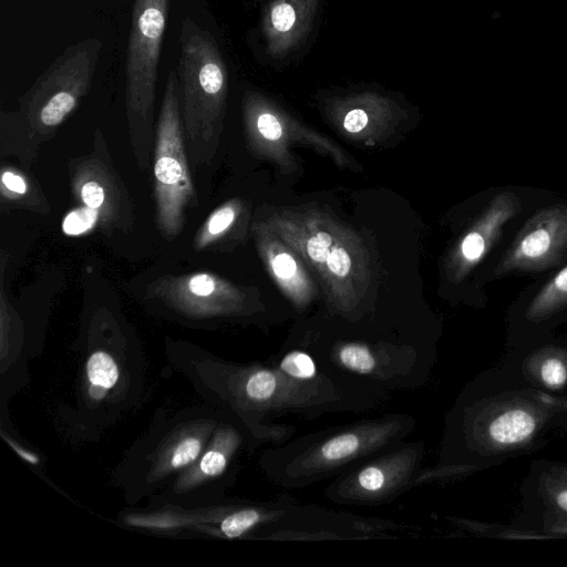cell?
Masks as SVG:
<instances>
[{"label":"cell","instance_id":"ba28073f","mask_svg":"<svg viewBox=\"0 0 567 567\" xmlns=\"http://www.w3.org/2000/svg\"><path fill=\"white\" fill-rule=\"evenodd\" d=\"M417 532V527L379 517L298 503L282 519L260 528L255 538L272 540H326L396 538L394 533Z\"/></svg>","mask_w":567,"mask_h":567},{"label":"cell","instance_id":"44dd1931","mask_svg":"<svg viewBox=\"0 0 567 567\" xmlns=\"http://www.w3.org/2000/svg\"><path fill=\"white\" fill-rule=\"evenodd\" d=\"M445 519L451 525L474 536L501 539H542L539 535L513 524L481 522L460 516H445Z\"/></svg>","mask_w":567,"mask_h":567},{"label":"cell","instance_id":"4316f807","mask_svg":"<svg viewBox=\"0 0 567 567\" xmlns=\"http://www.w3.org/2000/svg\"><path fill=\"white\" fill-rule=\"evenodd\" d=\"M327 265L329 269L337 276H346L351 267V260L348 252L343 248H334L330 251Z\"/></svg>","mask_w":567,"mask_h":567},{"label":"cell","instance_id":"4fadbf2b","mask_svg":"<svg viewBox=\"0 0 567 567\" xmlns=\"http://www.w3.org/2000/svg\"><path fill=\"white\" fill-rule=\"evenodd\" d=\"M567 310V266L560 269L532 299L520 315L508 350L519 349L548 337L547 329Z\"/></svg>","mask_w":567,"mask_h":567},{"label":"cell","instance_id":"cb8c5ba5","mask_svg":"<svg viewBox=\"0 0 567 567\" xmlns=\"http://www.w3.org/2000/svg\"><path fill=\"white\" fill-rule=\"evenodd\" d=\"M1 193L9 199H18L28 195L29 184L25 177L11 169H3L1 174Z\"/></svg>","mask_w":567,"mask_h":567},{"label":"cell","instance_id":"30bf717a","mask_svg":"<svg viewBox=\"0 0 567 567\" xmlns=\"http://www.w3.org/2000/svg\"><path fill=\"white\" fill-rule=\"evenodd\" d=\"M567 251V205L538 210L519 230L499 259L495 275L542 271L555 266Z\"/></svg>","mask_w":567,"mask_h":567},{"label":"cell","instance_id":"484cf974","mask_svg":"<svg viewBox=\"0 0 567 567\" xmlns=\"http://www.w3.org/2000/svg\"><path fill=\"white\" fill-rule=\"evenodd\" d=\"M296 13L291 6L282 3L274 8L271 21L279 31H288L295 23Z\"/></svg>","mask_w":567,"mask_h":567},{"label":"cell","instance_id":"9a60e30c","mask_svg":"<svg viewBox=\"0 0 567 567\" xmlns=\"http://www.w3.org/2000/svg\"><path fill=\"white\" fill-rule=\"evenodd\" d=\"M299 502L291 495L282 494L275 499L261 503L228 505L216 527L197 526L198 529L228 538H244L260 528L282 519Z\"/></svg>","mask_w":567,"mask_h":567},{"label":"cell","instance_id":"f1b7e54d","mask_svg":"<svg viewBox=\"0 0 567 567\" xmlns=\"http://www.w3.org/2000/svg\"><path fill=\"white\" fill-rule=\"evenodd\" d=\"M549 399L556 408L555 430L561 431L567 436V393L559 395L549 394Z\"/></svg>","mask_w":567,"mask_h":567},{"label":"cell","instance_id":"8992f818","mask_svg":"<svg viewBox=\"0 0 567 567\" xmlns=\"http://www.w3.org/2000/svg\"><path fill=\"white\" fill-rule=\"evenodd\" d=\"M424 457L423 440L400 441L337 475L324 497L347 506L388 504L413 488Z\"/></svg>","mask_w":567,"mask_h":567},{"label":"cell","instance_id":"3957f363","mask_svg":"<svg viewBox=\"0 0 567 567\" xmlns=\"http://www.w3.org/2000/svg\"><path fill=\"white\" fill-rule=\"evenodd\" d=\"M177 78L184 132L193 156L208 159L226 90V72L207 30L189 18L182 21Z\"/></svg>","mask_w":567,"mask_h":567},{"label":"cell","instance_id":"9c48e42d","mask_svg":"<svg viewBox=\"0 0 567 567\" xmlns=\"http://www.w3.org/2000/svg\"><path fill=\"white\" fill-rule=\"evenodd\" d=\"M512 524L542 539L567 537V462L538 458L530 463Z\"/></svg>","mask_w":567,"mask_h":567},{"label":"cell","instance_id":"e0dca14e","mask_svg":"<svg viewBox=\"0 0 567 567\" xmlns=\"http://www.w3.org/2000/svg\"><path fill=\"white\" fill-rule=\"evenodd\" d=\"M214 431L212 421H196L176 429L157 452L147 478L154 482L188 468L203 454Z\"/></svg>","mask_w":567,"mask_h":567},{"label":"cell","instance_id":"1f68e13d","mask_svg":"<svg viewBox=\"0 0 567 567\" xmlns=\"http://www.w3.org/2000/svg\"><path fill=\"white\" fill-rule=\"evenodd\" d=\"M2 437L8 442V444L16 451V453L22 457L24 461H27L30 464L37 465L40 462V458L37 454L21 447L19 444H17L11 439L7 437L4 433H2Z\"/></svg>","mask_w":567,"mask_h":567},{"label":"cell","instance_id":"603a6c76","mask_svg":"<svg viewBox=\"0 0 567 567\" xmlns=\"http://www.w3.org/2000/svg\"><path fill=\"white\" fill-rule=\"evenodd\" d=\"M99 223H101L100 212L83 205L65 215L62 230L66 236H81L92 230Z\"/></svg>","mask_w":567,"mask_h":567},{"label":"cell","instance_id":"f546056e","mask_svg":"<svg viewBox=\"0 0 567 567\" xmlns=\"http://www.w3.org/2000/svg\"><path fill=\"white\" fill-rule=\"evenodd\" d=\"M272 269L280 278H290L296 272V262L288 254H279L272 260Z\"/></svg>","mask_w":567,"mask_h":567},{"label":"cell","instance_id":"6da1fadb","mask_svg":"<svg viewBox=\"0 0 567 567\" xmlns=\"http://www.w3.org/2000/svg\"><path fill=\"white\" fill-rule=\"evenodd\" d=\"M555 415L548 393L498 361L472 378L445 414L435 464L476 473L533 454L549 443Z\"/></svg>","mask_w":567,"mask_h":567},{"label":"cell","instance_id":"7a4b0ae2","mask_svg":"<svg viewBox=\"0 0 567 567\" xmlns=\"http://www.w3.org/2000/svg\"><path fill=\"white\" fill-rule=\"evenodd\" d=\"M415 426L413 415L396 412L321 429L265 451L260 466L281 488H306L405 440Z\"/></svg>","mask_w":567,"mask_h":567},{"label":"cell","instance_id":"ffe728a7","mask_svg":"<svg viewBox=\"0 0 567 567\" xmlns=\"http://www.w3.org/2000/svg\"><path fill=\"white\" fill-rule=\"evenodd\" d=\"M120 369L115 359L107 352L94 351L85 365L87 394L93 401H101L118 381Z\"/></svg>","mask_w":567,"mask_h":567},{"label":"cell","instance_id":"ac0fdd59","mask_svg":"<svg viewBox=\"0 0 567 567\" xmlns=\"http://www.w3.org/2000/svg\"><path fill=\"white\" fill-rule=\"evenodd\" d=\"M73 192L85 206L101 214V224L115 223L121 208L122 193L115 176L99 161L82 163L72 179Z\"/></svg>","mask_w":567,"mask_h":567},{"label":"cell","instance_id":"5bb4252c","mask_svg":"<svg viewBox=\"0 0 567 567\" xmlns=\"http://www.w3.org/2000/svg\"><path fill=\"white\" fill-rule=\"evenodd\" d=\"M522 209L520 199L512 192H501L463 237L460 246L462 264L473 266L481 261L502 235L505 224Z\"/></svg>","mask_w":567,"mask_h":567},{"label":"cell","instance_id":"d4e9b609","mask_svg":"<svg viewBox=\"0 0 567 567\" xmlns=\"http://www.w3.org/2000/svg\"><path fill=\"white\" fill-rule=\"evenodd\" d=\"M331 244V236L328 233L321 231L308 240V255L317 262H324L330 254L329 247Z\"/></svg>","mask_w":567,"mask_h":567},{"label":"cell","instance_id":"7402d4cb","mask_svg":"<svg viewBox=\"0 0 567 567\" xmlns=\"http://www.w3.org/2000/svg\"><path fill=\"white\" fill-rule=\"evenodd\" d=\"M235 217L236 212L233 206L224 205L217 208L197 231L194 246L197 249L206 248L231 226Z\"/></svg>","mask_w":567,"mask_h":567},{"label":"cell","instance_id":"277c9868","mask_svg":"<svg viewBox=\"0 0 567 567\" xmlns=\"http://www.w3.org/2000/svg\"><path fill=\"white\" fill-rule=\"evenodd\" d=\"M154 192L157 227L166 239H173L184 226L186 210L196 202L185 148L178 78L174 70L166 79L156 127Z\"/></svg>","mask_w":567,"mask_h":567},{"label":"cell","instance_id":"2e32d148","mask_svg":"<svg viewBox=\"0 0 567 567\" xmlns=\"http://www.w3.org/2000/svg\"><path fill=\"white\" fill-rule=\"evenodd\" d=\"M244 442V434L236 426L223 424L216 427L213 439L199 458L186 468L174 483V492L186 493L203 483L221 476Z\"/></svg>","mask_w":567,"mask_h":567},{"label":"cell","instance_id":"7c38bea8","mask_svg":"<svg viewBox=\"0 0 567 567\" xmlns=\"http://www.w3.org/2000/svg\"><path fill=\"white\" fill-rule=\"evenodd\" d=\"M226 288L208 272H196L158 280L153 292L178 311L195 318L220 315Z\"/></svg>","mask_w":567,"mask_h":567},{"label":"cell","instance_id":"52a82bcc","mask_svg":"<svg viewBox=\"0 0 567 567\" xmlns=\"http://www.w3.org/2000/svg\"><path fill=\"white\" fill-rule=\"evenodd\" d=\"M169 1H134L125 60V106L132 136L152 126Z\"/></svg>","mask_w":567,"mask_h":567},{"label":"cell","instance_id":"d6986e66","mask_svg":"<svg viewBox=\"0 0 567 567\" xmlns=\"http://www.w3.org/2000/svg\"><path fill=\"white\" fill-rule=\"evenodd\" d=\"M227 508L228 506H218L199 512H163L148 515H128L125 518V524L163 530L190 525L198 526L204 523L216 524Z\"/></svg>","mask_w":567,"mask_h":567},{"label":"cell","instance_id":"83f0119b","mask_svg":"<svg viewBox=\"0 0 567 567\" xmlns=\"http://www.w3.org/2000/svg\"><path fill=\"white\" fill-rule=\"evenodd\" d=\"M257 128L265 138L271 141L278 140L282 133L279 121L269 113L259 115L257 120Z\"/></svg>","mask_w":567,"mask_h":567},{"label":"cell","instance_id":"5b68a950","mask_svg":"<svg viewBox=\"0 0 567 567\" xmlns=\"http://www.w3.org/2000/svg\"><path fill=\"white\" fill-rule=\"evenodd\" d=\"M103 43L87 38L69 45L20 99V114L32 133L61 125L89 93Z\"/></svg>","mask_w":567,"mask_h":567},{"label":"cell","instance_id":"8fae6325","mask_svg":"<svg viewBox=\"0 0 567 567\" xmlns=\"http://www.w3.org/2000/svg\"><path fill=\"white\" fill-rule=\"evenodd\" d=\"M499 361L533 389L555 395L567 393V340L546 338L508 350Z\"/></svg>","mask_w":567,"mask_h":567},{"label":"cell","instance_id":"4dcf8cb0","mask_svg":"<svg viewBox=\"0 0 567 567\" xmlns=\"http://www.w3.org/2000/svg\"><path fill=\"white\" fill-rule=\"evenodd\" d=\"M368 124V115L364 111L355 109L350 111L344 117V128L349 132L355 133L364 128Z\"/></svg>","mask_w":567,"mask_h":567}]
</instances>
